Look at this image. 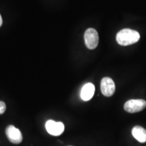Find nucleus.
Here are the masks:
<instances>
[{"mask_svg": "<svg viewBox=\"0 0 146 146\" xmlns=\"http://www.w3.org/2000/svg\"><path fill=\"white\" fill-rule=\"evenodd\" d=\"M2 23H3V21H2V18H1V14H0V27L2 25Z\"/></svg>", "mask_w": 146, "mask_h": 146, "instance_id": "obj_10", "label": "nucleus"}, {"mask_svg": "<svg viewBox=\"0 0 146 146\" xmlns=\"http://www.w3.org/2000/svg\"><path fill=\"white\" fill-rule=\"evenodd\" d=\"M95 93V86L94 84L89 83L85 84L81 91V98L84 101H89L93 98Z\"/></svg>", "mask_w": 146, "mask_h": 146, "instance_id": "obj_7", "label": "nucleus"}, {"mask_svg": "<svg viewBox=\"0 0 146 146\" xmlns=\"http://www.w3.org/2000/svg\"><path fill=\"white\" fill-rule=\"evenodd\" d=\"M116 39L118 44L127 46L137 43L140 39V35L136 31L125 29L118 33Z\"/></svg>", "mask_w": 146, "mask_h": 146, "instance_id": "obj_1", "label": "nucleus"}, {"mask_svg": "<svg viewBox=\"0 0 146 146\" xmlns=\"http://www.w3.org/2000/svg\"><path fill=\"white\" fill-rule=\"evenodd\" d=\"M69 146H71V145H69Z\"/></svg>", "mask_w": 146, "mask_h": 146, "instance_id": "obj_11", "label": "nucleus"}, {"mask_svg": "<svg viewBox=\"0 0 146 146\" xmlns=\"http://www.w3.org/2000/svg\"><path fill=\"white\" fill-rule=\"evenodd\" d=\"M101 91L102 94L106 97L113 96L115 92V84L112 78L104 77L101 81Z\"/></svg>", "mask_w": 146, "mask_h": 146, "instance_id": "obj_6", "label": "nucleus"}, {"mask_svg": "<svg viewBox=\"0 0 146 146\" xmlns=\"http://www.w3.org/2000/svg\"><path fill=\"white\" fill-rule=\"evenodd\" d=\"M146 107V101L143 100H131L124 106L125 111L129 113H136L143 110Z\"/></svg>", "mask_w": 146, "mask_h": 146, "instance_id": "obj_3", "label": "nucleus"}, {"mask_svg": "<svg viewBox=\"0 0 146 146\" xmlns=\"http://www.w3.org/2000/svg\"><path fill=\"white\" fill-rule=\"evenodd\" d=\"M132 135L138 141L146 142V130L140 126H135L132 129Z\"/></svg>", "mask_w": 146, "mask_h": 146, "instance_id": "obj_8", "label": "nucleus"}, {"mask_svg": "<svg viewBox=\"0 0 146 146\" xmlns=\"http://www.w3.org/2000/svg\"><path fill=\"white\" fill-rule=\"evenodd\" d=\"M45 128L48 133L54 136H59L64 131V125L62 122H56L53 120H47Z\"/></svg>", "mask_w": 146, "mask_h": 146, "instance_id": "obj_5", "label": "nucleus"}, {"mask_svg": "<svg viewBox=\"0 0 146 146\" xmlns=\"http://www.w3.org/2000/svg\"><path fill=\"white\" fill-rule=\"evenodd\" d=\"M84 39L87 48L94 50L98 46L99 42V36L96 29L92 28L87 29L84 35Z\"/></svg>", "mask_w": 146, "mask_h": 146, "instance_id": "obj_2", "label": "nucleus"}, {"mask_svg": "<svg viewBox=\"0 0 146 146\" xmlns=\"http://www.w3.org/2000/svg\"><path fill=\"white\" fill-rule=\"evenodd\" d=\"M6 110V106L3 102L0 101V114H2Z\"/></svg>", "mask_w": 146, "mask_h": 146, "instance_id": "obj_9", "label": "nucleus"}, {"mask_svg": "<svg viewBox=\"0 0 146 146\" xmlns=\"http://www.w3.org/2000/svg\"><path fill=\"white\" fill-rule=\"evenodd\" d=\"M5 135L12 143L19 144L23 141V135L19 129L14 125H9L5 129Z\"/></svg>", "mask_w": 146, "mask_h": 146, "instance_id": "obj_4", "label": "nucleus"}]
</instances>
